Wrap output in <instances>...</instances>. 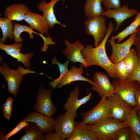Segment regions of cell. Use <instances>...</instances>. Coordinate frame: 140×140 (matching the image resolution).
Masks as SVG:
<instances>
[{"instance_id":"6da1fadb","label":"cell","mask_w":140,"mask_h":140,"mask_svg":"<svg viewBox=\"0 0 140 140\" xmlns=\"http://www.w3.org/2000/svg\"><path fill=\"white\" fill-rule=\"evenodd\" d=\"M114 29L113 22H110L108 24L107 33L101 44L95 47L91 44H87L82 50L81 53L86 63V68L92 65L100 66L106 71L109 76L115 80L117 79L115 70V65L110 61L105 49L107 39L114 31Z\"/></svg>"},{"instance_id":"7a4b0ae2","label":"cell","mask_w":140,"mask_h":140,"mask_svg":"<svg viewBox=\"0 0 140 140\" xmlns=\"http://www.w3.org/2000/svg\"><path fill=\"white\" fill-rule=\"evenodd\" d=\"M87 124L99 140H111L113 135L117 129L127 126L124 122H120L110 117L105 118L92 124Z\"/></svg>"},{"instance_id":"3957f363","label":"cell","mask_w":140,"mask_h":140,"mask_svg":"<svg viewBox=\"0 0 140 140\" xmlns=\"http://www.w3.org/2000/svg\"><path fill=\"white\" fill-rule=\"evenodd\" d=\"M35 71L25 69L19 65L18 69H11L5 62L3 61L0 66V73L5 79L8 84L7 90L15 97L19 92L20 83L23 76L26 74L36 73Z\"/></svg>"},{"instance_id":"277c9868","label":"cell","mask_w":140,"mask_h":140,"mask_svg":"<svg viewBox=\"0 0 140 140\" xmlns=\"http://www.w3.org/2000/svg\"><path fill=\"white\" fill-rule=\"evenodd\" d=\"M84 25L86 34L92 36L94 38V46H99L103 41L108 29L105 18L100 15L88 18L84 22Z\"/></svg>"},{"instance_id":"5b68a950","label":"cell","mask_w":140,"mask_h":140,"mask_svg":"<svg viewBox=\"0 0 140 140\" xmlns=\"http://www.w3.org/2000/svg\"><path fill=\"white\" fill-rule=\"evenodd\" d=\"M81 114L82 118L80 122L89 124H94L105 118L110 117V108L107 98L101 97L100 102L95 107Z\"/></svg>"},{"instance_id":"8992f818","label":"cell","mask_w":140,"mask_h":140,"mask_svg":"<svg viewBox=\"0 0 140 140\" xmlns=\"http://www.w3.org/2000/svg\"><path fill=\"white\" fill-rule=\"evenodd\" d=\"M52 93V90L46 89L42 86L39 87L38 95L33 106L36 111L49 117H52L56 113L57 107L51 100Z\"/></svg>"},{"instance_id":"52a82bcc","label":"cell","mask_w":140,"mask_h":140,"mask_svg":"<svg viewBox=\"0 0 140 140\" xmlns=\"http://www.w3.org/2000/svg\"><path fill=\"white\" fill-rule=\"evenodd\" d=\"M112 84L114 88V94L134 107H136L135 92L140 82L136 81H123L118 79L113 81Z\"/></svg>"},{"instance_id":"ba28073f","label":"cell","mask_w":140,"mask_h":140,"mask_svg":"<svg viewBox=\"0 0 140 140\" xmlns=\"http://www.w3.org/2000/svg\"><path fill=\"white\" fill-rule=\"evenodd\" d=\"M77 116V115L66 111L64 113L59 114L56 116L55 131L62 140L69 138L72 135L76 122L75 118Z\"/></svg>"},{"instance_id":"9c48e42d","label":"cell","mask_w":140,"mask_h":140,"mask_svg":"<svg viewBox=\"0 0 140 140\" xmlns=\"http://www.w3.org/2000/svg\"><path fill=\"white\" fill-rule=\"evenodd\" d=\"M107 99L110 106V117L120 122H124L134 107L116 94Z\"/></svg>"},{"instance_id":"30bf717a","label":"cell","mask_w":140,"mask_h":140,"mask_svg":"<svg viewBox=\"0 0 140 140\" xmlns=\"http://www.w3.org/2000/svg\"><path fill=\"white\" fill-rule=\"evenodd\" d=\"M137 34L135 33L130 35L127 40L121 43H116L115 39L111 38L108 40L112 50V54L109 59L113 64L116 65L124 59L134 45Z\"/></svg>"},{"instance_id":"8fae6325","label":"cell","mask_w":140,"mask_h":140,"mask_svg":"<svg viewBox=\"0 0 140 140\" xmlns=\"http://www.w3.org/2000/svg\"><path fill=\"white\" fill-rule=\"evenodd\" d=\"M109 75L96 72L93 75V84L91 89L97 93L101 97H110L114 94V88L109 80Z\"/></svg>"},{"instance_id":"7c38bea8","label":"cell","mask_w":140,"mask_h":140,"mask_svg":"<svg viewBox=\"0 0 140 140\" xmlns=\"http://www.w3.org/2000/svg\"><path fill=\"white\" fill-rule=\"evenodd\" d=\"M36 111L30 113L22 120L36 124L41 131L44 133L53 132L55 130L56 123L55 120Z\"/></svg>"},{"instance_id":"4fadbf2b","label":"cell","mask_w":140,"mask_h":140,"mask_svg":"<svg viewBox=\"0 0 140 140\" xmlns=\"http://www.w3.org/2000/svg\"><path fill=\"white\" fill-rule=\"evenodd\" d=\"M64 42L66 47L62 52L67 59L72 62H80L81 64L79 66L86 68V63L81 53L85 47L83 44L79 39L71 43L68 39H66Z\"/></svg>"},{"instance_id":"5bb4252c","label":"cell","mask_w":140,"mask_h":140,"mask_svg":"<svg viewBox=\"0 0 140 140\" xmlns=\"http://www.w3.org/2000/svg\"><path fill=\"white\" fill-rule=\"evenodd\" d=\"M134 9H129L127 4L124 5L117 9H109L104 11L102 15L107 18L114 19L116 22L115 31H116L121 26L125 19L136 15L138 12Z\"/></svg>"},{"instance_id":"9a60e30c","label":"cell","mask_w":140,"mask_h":140,"mask_svg":"<svg viewBox=\"0 0 140 140\" xmlns=\"http://www.w3.org/2000/svg\"><path fill=\"white\" fill-rule=\"evenodd\" d=\"M22 44L21 42H16L12 45H7L0 43V48L4 51L8 55L17 60L18 62L22 63L24 66L27 69L30 68L31 64L30 60L33 56V54L29 52L23 54L20 52L22 47Z\"/></svg>"},{"instance_id":"2e32d148","label":"cell","mask_w":140,"mask_h":140,"mask_svg":"<svg viewBox=\"0 0 140 140\" xmlns=\"http://www.w3.org/2000/svg\"><path fill=\"white\" fill-rule=\"evenodd\" d=\"M24 20L30 25V26L36 30L43 35H48L50 28L48 23L43 15L29 11L25 14Z\"/></svg>"},{"instance_id":"e0dca14e","label":"cell","mask_w":140,"mask_h":140,"mask_svg":"<svg viewBox=\"0 0 140 140\" xmlns=\"http://www.w3.org/2000/svg\"><path fill=\"white\" fill-rule=\"evenodd\" d=\"M80 94L79 87H76L70 92L69 96L67 98L66 103L64 105V109L72 114L77 115L76 113L77 109L81 106L89 101L92 95V93L90 92L87 95L79 99L78 97Z\"/></svg>"},{"instance_id":"ac0fdd59","label":"cell","mask_w":140,"mask_h":140,"mask_svg":"<svg viewBox=\"0 0 140 140\" xmlns=\"http://www.w3.org/2000/svg\"><path fill=\"white\" fill-rule=\"evenodd\" d=\"M65 0H51L49 2L47 3L45 0H43L37 5L38 10L43 12L42 15L47 22L50 29L57 24L60 25L64 27H66V25L62 24L57 20L53 11L54 6L57 2L60 1L64 2Z\"/></svg>"},{"instance_id":"d6986e66","label":"cell","mask_w":140,"mask_h":140,"mask_svg":"<svg viewBox=\"0 0 140 140\" xmlns=\"http://www.w3.org/2000/svg\"><path fill=\"white\" fill-rule=\"evenodd\" d=\"M66 140H99L95 134L87 124L75 122L74 128L71 136Z\"/></svg>"},{"instance_id":"ffe728a7","label":"cell","mask_w":140,"mask_h":140,"mask_svg":"<svg viewBox=\"0 0 140 140\" xmlns=\"http://www.w3.org/2000/svg\"><path fill=\"white\" fill-rule=\"evenodd\" d=\"M29 9L23 3H14L5 9L3 14L11 21H19L24 19L26 14Z\"/></svg>"},{"instance_id":"44dd1931","label":"cell","mask_w":140,"mask_h":140,"mask_svg":"<svg viewBox=\"0 0 140 140\" xmlns=\"http://www.w3.org/2000/svg\"><path fill=\"white\" fill-rule=\"evenodd\" d=\"M84 67L82 66L78 68L75 65L72 66L67 75L58 85L57 87L60 88L65 85L70 84L72 82L78 81H87L92 85L93 84V81L82 75Z\"/></svg>"},{"instance_id":"7402d4cb","label":"cell","mask_w":140,"mask_h":140,"mask_svg":"<svg viewBox=\"0 0 140 140\" xmlns=\"http://www.w3.org/2000/svg\"><path fill=\"white\" fill-rule=\"evenodd\" d=\"M140 26V11L136 15L134 20L130 25L116 36H112V39H117V43H119L126 37L133 33H137Z\"/></svg>"},{"instance_id":"603a6c76","label":"cell","mask_w":140,"mask_h":140,"mask_svg":"<svg viewBox=\"0 0 140 140\" xmlns=\"http://www.w3.org/2000/svg\"><path fill=\"white\" fill-rule=\"evenodd\" d=\"M102 4L101 0H86L84 8L86 16L91 19L95 16L102 15L104 11Z\"/></svg>"},{"instance_id":"cb8c5ba5","label":"cell","mask_w":140,"mask_h":140,"mask_svg":"<svg viewBox=\"0 0 140 140\" xmlns=\"http://www.w3.org/2000/svg\"><path fill=\"white\" fill-rule=\"evenodd\" d=\"M25 134L19 140H44V133L36 123L28 124L24 128Z\"/></svg>"},{"instance_id":"d4e9b609","label":"cell","mask_w":140,"mask_h":140,"mask_svg":"<svg viewBox=\"0 0 140 140\" xmlns=\"http://www.w3.org/2000/svg\"><path fill=\"white\" fill-rule=\"evenodd\" d=\"M12 22L8 18L6 17H1L0 18V27L3 34V37L0 39V43H3L7 38L12 40L14 39L13 33Z\"/></svg>"},{"instance_id":"484cf974","label":"cell","mask_w":140,"mask_h":140,"mask_svg":"<svg viewBox=\"0 0 140 140\" xmlns=\"http://www.w3.org/2000/svg\"><path fill=\"white\" fill-rule=\"evenodd\" d=\"M33 29L30 26H28L25 25H21L18 23H16L14 22L13 33L15 37L14 41L16 42H22L23 39L20 37V35L22 33L24 32H26L29 33L30 39L34 38L32 33H35L40 36L43 39L44 38V37L43 34L35 32L33 31Z\"/></svg>"},{"instance_id":"4316f807","label":"cell","mask_w":140,"mask_h":140,"mask_svg":"<svg viewBox=\"0 0 140 140\" xmlns=\"http://www.w3.org/2000/svg\"><path fill=\"white\" fill-rule=\"evenodd\" d=\"M137 107H134L124 122L135 132L140 138V122L137 115Z\"/></svg>"},{"instance_id":"83f0119b","label":"cell","mask_w":140,"mask_h":140,"mask_svg":"<svg viewBox=\"0 0 140 140\" xmlns=\"http://www.w3.org/2000/svg\"><path fill=\"white\" fill-rule=\"evenodd\" d=\"M138 59L135 50L132 49L130 50L123 59L127 73L129 76L135 70Z\"/></svg>"},{"instance_id":"f1b7e54d","label":"cell","mask_w":140,"mask_h":140,"mask_svg":"<svg viewBox=\"0 0 140 140\" xmlns=\"http://www.w3.org/2000/svg\"><path fill=\"white\" fill-rule=\"evenodd\" d=\"M70 61L69 60H68L65 63H61L57 61L56 57H55L52 59L51 63L52 64H56L57 65L59 69L60 73V76L58 78L50 82V86L53 88L54 89L56 88L69 72L68 66Z\"/></svg>"},{"instance_id":"f546056e","label":"cell","mask_w":140,"mask_h":140,"mask_svg":"<svg viewBox=\"0 0 140 140\" xmlns=\"http://www.w3.org/2000/svg\"><path fill=\"white\" fill-rule=\"evenodd\" d=\"M130 128L128 126L122 127L114 133L111 140H130Z\"/></svg>"},{"instance_id":"4dcf8cb0","label":"cell","mask_w":140,"mask_h":140,"mask_svg":"<svg viewBox=\"0 0 140 140\" xmlns=\"http://www.w3.org/2000/svg\"><path fill=\"white\" fill-rule=\"evenodd\" d=\"M115 70L117 79L122 81H127L129 76L127 73L123 60L115 65Z\"/></svg>"},{"instance_id":"1f68e13d","label":"cell","mask_w":140,"mask_h":140,"mask_svg":"<svg viewBox=\"0 0 140 140\" xmlns=\"http://www.w3.org/2000/svg\"><path fill=\"white\" fill-rule=\"evenodd\" d=\"M14 100L12 97H9L3 104L2 108L4 117L10 120L12 114L13 104Z\"/></svg>"},{"instance_id":"d6a6232c","label":"cell","mask_w":140,"mask_h":140,"mask_svg":"<svg viewBox=\"0 0 140 140\" xmlns=\"http://www.w3.org/2000/svg\"><path fill=\"white\" fill-rule=\"evenodd\" d=\"M28 124V122L24 121L21 120L18 122V124L13 130L3 137L2 140H8L10 137L15 135L22 129L24 128Z\"/></svg>"},{"instance_id":"836d02e7","label":"cell","mask_w":140,"mask_h":140,"mask_svg":"<svg viewBox=\"0 0 140 140\" xmlns=\"http://www.w3.org/2000/svg\"><path fill=\"white\" fill-rule=\"evenodd\" d=\"M101 2L106 10L117 9L121 7V0H101Z\"/></svg>"},{"instance_id":"e575fe53","label":"cell","mask_w":140,"mask_h":140,"mask_svg":"<svg viewBox=\"0 0 140 140\" xmlns=\"http://www.w3.org/2000/svg\"><path fill=\"white\" fill-rule=\"evenodd\" d=\"M127 81H136L140 82V59L138 58L136 67Z\"/></svg>"},{"instance_id":"d590c367","label":"cell","mask_w":140,"mask_h":140,"mask_svg":"<svg viewBox=\"0 0 140 140\" xmlns=\"http://www.w3.org/2000/svg\"><path fill=\"white\" fill-rule=\"evenodd\" d=\"M134 45L136 47L135 50L137 57L140 59V26L135 40Z\"/></svg>"},{"instance_id":"8d00e7d4","label":"cell","mask_w":140,"mask_h":140,"mask_svg":"<svg viewBox=\"0 0 140 140\" xmlns=\"http://www.w3.org/2000/svg\"><path fill=\"white\" fill-rule=\"evenodd\" d=\"M44 140H62L61 138L56 132H47L44 135Z\"/></svg>"},{"instance_id":"74e56055","label":"cell","mask_w":140,"mask_h":140,"mask_svg":"<svg viewBox=\"0 0 140 140\" xmlns=\"http://www.w3.org/2000/svg\"><path fill=\"white\" fill-rule=\"evenodd\" d=\"M135 95L137 110H140V84L137 87L135 92Z\"/></svg>"},{"instance_id":"f35d334b","label":"cell","mask_w":140,"mask_h":140,"mask_svg":"<svg viewBox=\"0 0 140 140\" xmlns=\"http://www.w3.org/2000/svg\"><path fill=\"white\" fill-rule=\"evenodd\" d=\"M130 140H140V138L137 134L130 128Z\"/></svg>"},{"instance_id":"ab89813d","label":"cell","mask_w":140,"mask_h":140,"mask_svg":"<svg viewBox=\"0 0 140 140\" xmlns=\"http://www.w3.org/2000/svg\"><path fill=\"white\" fill-rule=\"evenodd\" d=\"M137 115L140 122V110H138L137 111Z\"/></svg>"}]
</instances>
